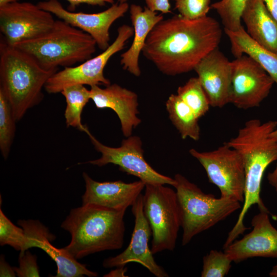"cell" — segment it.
Masks as SVG:
<instances>
[{
	"label": "cell",
	"instance_id": "1",
	"mask_svg": "<svg viewBox=\"0 0 277 277\" xmlns=\"http://www.w3.org/2000/svg\"><path fill=\"white\" fill-rule=\"evenodd\" d=\"M222 29L213 17L186 18L180 14L158 23L149 33L142 53L163 74L175 76L194 70L218 48Z\"/></svg>",
	"mask_w": 277,
	"mask_h": 277
},
{
	"label": "cell",
	"instance_id": "2",
	"mask_svg": "<svg viewBox=\"0 0 277 277\" xmlns=\"http://www.w3.org/2000/svg\"><path fill=\"white\" fill-rule=\"evenodd\" d=\"M277 121L262 123L250 120L239 130L238 134L226 142L241 156L245 169L244 201L241 211L223 246L226 248L243 234L247 228L244 219L250 207L256 204L260 211L269 212L261 198V184L267 167L277 161V143L270 134L276 128Z\"/></svg>",
	"mask_w": 277,
	"mask_h": 277
},
{
	"label": "cell",
	"instance_id": "3",
	"mask_svg": "<svg viewBox=\"0 0 277 277\" xmlns=\"http://www.w3.org/2000/svg\"><path fill=\"white\" fill-rule=\"evenodd\" d=\"M125 212L92 204H82L71 209L61 225L71 235V241L64 249L76 260L121 249L124 244Z\"/></svg>",
	"mask_w": 277,
	"mask_h": 277
},
{
	"label": "cell",
	"instance_id": "4",
	"mask_svg": "<svg viewBox=\"0 0 277 277\" xmlns=\"http://www.w3.org/2000/svg\"><path fill=\"white\" fill-rule=\"evenodd\" d=\"M57 71L42 68L30 55L0 42V90L11 106L16 121L43 98L42 89Z\"/></svg>",
	"mask_w": 277,
	"mask_h": 277
},
{
	"label": "cell",
	"instance_id": "5",
	"mask_svg": "<svg viewBox=\"0 0 277 277\" xmlns=\"http://www.w3.org/2000/svg\"><path fill=\"white\" fill-rule=\"evenodd\" d=\"M12 46L30 55L44 69L57 71L59 67H71L91 58L97 45L89 34L57 19L45 33Z\"/></svg>",
	"mask_w": 277,
	"mask_h": 277
},
{
	"label": "cell",
	"instance_id": "6",
	"mask_svg": "<svg viewBox=\"0 0 277 277\" xmlns=\"http://www.w3.org/2000/svg\"><path fill=\"white\" fill-rule=\"evenodd\" d=\"M174 179L183 229V246L241 208L240 202L206 193L181 174H175Z\"/></svg>",
	"mask_w": 277,
	"mask_h": 277
},
{
	"label": "cell",
	"instance_id": "7",
	"mask_svg": "<svg viewBox=\"0 0 277 277\" xmlns=\"http://www.w3.org/2000/svg\"><path fill=\"white\" fill-rule=\"evenodd\" d=\"M143 211L152 232L153 254L173 251L181 221L176 191L162 184H146Z\"/></svg>",
	"mask_w": 277,
	"mask_h": 277
},
{
	"label": "cell",
	"instance_id": "8",
	"mask_svg": "<svg viewBox=\"0 0 277 277\" xmlns=\"http://www.w3.org/2000/svg\"><path fill=\"white\" fill-rule=\"evenodd\" d=\"M133 34V27L126 24L120 26L116 38L106 49L76 66L65 67L56 71L47 81L44 87L46 91L49 93H57L65 87L75 85H110V81L104 74V69L111 57L124 48Z\"/></svg>",
	"mask_w": 277,
	"mask_h": 277
},
{
	"label": "cell",
	"instance_id": "9",
	"mask_svg": "<svg viewBox=\"0 0 277 277\" xmlns=\"http://www.w3.org/2000/svg\"><path fill=\"white\" fill-rule=\"evenodd\" d=\"M190 154L202 165L209 182L217 187L221 197L244 201L245 175L243 159L239 153L225 142L217 149Z\"/></svg>",
	"mask_w": 277,
	"mask_h": 277
},
{
	"label": "cell",
	"instance_id": "10",
	"mask_svg": "<svg viewBox=\"0 0 277 277\" xmlns=\"http://www.w3.org/2000/svg\"><path fill=\"white\" fill-rule=\"evenodd\" d=\"M89 136L97 151L102 154L98 159L87 162L99 167L108 164L118 166L119 169L128 174L138 177L146 184H168L174 187L175 180L155 171L144 157L142 142L137 136H130L123 140L118 147L103 145L88 130Z\"/></svg>",
	"mask_w": 277,
	"mask_h": 277
},
{
	"label": "cell",
	"instance_id": "11",
	"mask_svg": "<svg viewBox=\"0 0 277 277\" xmlns=\"http://www.w3.org/2000/svg\"><path fill=\"white\" fill-rule=\"evenodd\" d=\"M55 22L52 13L30 2L0 6L2 39L10 46L42 35L53 27Z\"/></svg>",
	"mask_w": 277,
	"mask_h": 277
},
{
	"label": "cell",
	"instance_id": "12",
	"mask_svg": "<svg viewBox=\"0 0 277 277\" xmlns=\"http://www.w3.org/2000/svg\"><path fill=\"white\" fill-rule=\"evenodd\" d=\"M230 103L240 109L260 106L268 96L274 82L264 69L246 54L231 61Z\"/></svg>",
	"mask_w": 277,
	"mask_h": 277
},
{
	"label": "cell",
	"instance_id": "13",
	"mask_svg": "<svg viewBox=\"0 0 277 277\" xmlns=\"http://www.w3.org/2000/svg\"><path fill=\"white\" fill-rule=\"evenodd\" d=\"M37 5L73 27L89 34L99 49L104 51L110 45V29L115 21L129 9L127 3H115L107 9L95 13L75 12L65 9L58 0L40 1Z\"/></svg>",
	"mask_w": 277,
	"mask_h": 277
},
{
	"label": "cell",
	"instance_id": "14",
	"mask_svg": "<svg viewBox=\"0 0 277 277\" xmlns=\"http://www.w3.org/2000/svg\"><path fill=\"white\" fill-rule=\"evenodd\" d=\"M132 207L134 226L128 247L121 253L104 260V268L122 267L129 263H138L156 277H168V274L155 262L148 242L151 230L143 211V194H141Z\"/></svg>",
	"mask_w": 277,
	"mask_h": 277
},
{
	"label": "cell",
	"instance_id": "15",
	"mask_svg": "<svg viewBox=\"0 0 277 277\" xmlns=\"http://www.w3.org/2000/svg\"><path fill=\"white\" fill-rule=\"evenodd\" d=\"M269 213L260 211L252 219V230L224 248L232 262L239 263L254 257L277 259V229Z\"/></svg>",
	"mask_w": 277,
	"mask_h": 277
},
{
	"label": "cell",
	"instance_id": "16",
	"mask_svg": "<svg viewBox=\"0 0 277 277\" xmlns=\"http://www.w3.org/2000/svg\"><path fill=\"white\" fill-rule=\"evenodd\" d=\"M17 224L23 228L26 237V250L33 247L44 250L56 263V277H96L98 273L87 268L64 249L57 248L50 242L55 237L47 227L37 220H19Z\"/></svg>",
	"mask_w": 277,
	"mask_h": 277
},
{
	"label": "cell",
	"instance_id": "17",
	"mask_svg": "<svg viewBox=\"0 0 277 277\" xmlns=\"http://www.w3.org/2000/svg\"><path fill=\"white\" fill-rule=\"evenodd\" d=\"M194 70L197 74L210 106L222 108L230 103L231 61L219 48L205 56Z\"/></svg>",
	"mask_w": 277,
	"mask_h": 277
},
{
	"label": "cell",
	"instance_id": "18",
	"mask_svg": "<svg viewBox=\"0 0 277 277\" xmlns=\"http://www.w3.org/2000/svg\"><path fill=\"white\" fill-rule=\"evenodd\" d=\"M83 177L86 188L83 205L92 204L118 211H126L132 206L145 187L141 180L129 183L121 180L100 182L85 172Z\"/></svg>",
	"mask_w": 277,
	"mask_h": 277
},
{
	"label": "cell",
	"instance_id": "19",
	"mask_svg": "<svg viewBox=\"0 0 277 277\" xmlns=\"http://www.w3.org/2000/svg\"><path fill=\"white\" fill-rule=\"evenodd\" d=\"M90 98L98 109L110 108L120 119L121 129L126 137L131 135L132 130L141 122L137 117V95L133 91L116 84L101 88L90 86Z\"/></svg>",
	"mask_w": 277,
	"mask_h": 277
},
{
	"label": "cell",
	"instance_id": "20",
	"mask_svg": "<svg viewBox=\"0 0 277 277\" xmlns=\"http://www.w3.org/2000/svg\"><path fill=\"white\" fill-rule=\"evenodd\" d=\"M130 17L134 29V38L129 48L121 55L120 64L124 70L135 76L141 74L139 64L141 53L146 39L154 26L164 19L162 14H157L147 7L144 9L138 5L129 6Z\"/></svg>",
	"mask_w": 277,
	"mask_h": 277
},
{
	"label": "cell",
	"instance_id": "21",
	"mask_svg": "<svg viewBox=\"0 0 277 277\" xmlns=\"http://www.w3.org/2000/svg\"><path fill=\"white\" fill-rule=\"evenodd\" d=\"M241 19L246 32L260 45L277 53V24L263 0H247Z\"/></svg>",
	"mask_w": 277,
	"mask_h": 277
},
{
	"label": "cell",
	"instance_id": "22",
	"mask_svg": "<svg viewBox=\"0 0 277 277\" xmlns=\"http://www.w3.org/2000/svg\"><path fill=\"white\" fill-rule=\"evenodd\" d=\"M236 58L246 54L260 64L277 84V53L264 48L247 33L243 26L236 31L224 29Z\"/></svg>",
	"mask_w": 277,
	"mask_h": 277
},
{
	"label": "cell",
	"instance_id": "23",
	"mask_svg": "<svg viewBox=\"0 0 277 277\" xmlns=\"http://www.w3.org/2000/svg\"><path fill=\"white\" fill-rule=\"evenodd\" d=\"M169 118L182 138L197 141L200 137L199 118L192 109L176 94H171L166 103Z\"/></svg>",
	"mask_w": 277,
	"mask_h": 277
},
{
	"label": "cell",
	"instance_id": "24",
	"mask_svg": "<svg viewBox=\"0 0 277 277\" xmlns=\"http://www.w3.org/2000/svg\"><path fill=\"white\" fill-rule=\"evenodd\" d=\"M61 93L67 103L64 114L67 126L86 132L88 129L82 124L81 114L83 108L91 100L90 90L84 85H75L64 88Z\"/></svg>",
	"mask_w": 277,
	"mask_h": 277
},
{
	"label": "cell",
	"instance_id": "25",
	"mask_svg": "<svg viewBox=\"0 0 277 277\" xmlns=\"http://www.w3.org/2000/svg\"><path fill=\"white\" fill-rule=\"evenodd\" d=\"M177 94L192 109L199 119L208 111L210 105L197 77L190 78L180 86Z\"/></svg>",
	"mask_w": 277,
	"mask_h": 277
},
{
	"label": "cell",
	"instance_id": "26",
	"mask_svg": "<svg viewBox=\"0 0 277 277\" xmlns=\"http://www.w3.org/2000/svg\"><path fill=\"white\" fill-rule=\"evenodd\" d=\"M15 121L8 100L0 90V149L5 159L9 155L14 136Z\"/></svg>",
	"mask_w": 277,
	"mask_h": 277
},
{
	"label": "cell",
	"instance_id": "27",
	"mask_svg": "<svg viewBox=\"0 0 277 277\" xmlns=\"http://www.w3.org/2000/svg\"><path fill=\"white\" fill-rule=\"evenodd\" d=\"M247 0H221L211 5L220 16L224 29L236 31L243 26L241 16Z\"/></svg>",
	"mask_w": 277,
	"mask_h": 277
},
{
	"label": "cell",
	"instance_id": "28",
	"mask_svg": "<svg viewBox=\"0 0 277 277\" xmlns=\"http://www.w3.org/2000/svg\"><path fill=\"white\" fill-rule=\"evenodd\" d=\"M0 245H9L20 252L26 250V237L23 228L14 225L0 210Z\"/></svg>",
	"mask_w": 277,
	"mask_h": 277
},
{
	"label": "cell",
	"instance_id": "29",
	"mask_svg": "<svg viewBox=\"0 0 277 277\" xmlns=\"http://www.w3.org/2000/svg\"><path fill=\"white\" fill-rule=\"evenodd\" d=\"M232 260L224 252L211 250L203 259L202 277H223L229 272Z\"/></svg>",
	"mask_w": 277,
	"mask_h": 277
},
{
	"label": "cell",
	"instance_id": "30",
	"mask_svg": "<svg viewBox=\"0 0 277 277\" xmlns=\"http://www.w3.org/2000/svg\"><path fill=\"white\" fill-rule=\"evenodd\" d=\"M210 0H175V8L182 16L190 19L207 16Z\"/></svg>",
	"mask_w": 277,
	"mask_h": 277
},
{
	"label": "cell",
	"instance_id": "31",
	"mask_svg": "<svg viewBox=\"0 0 277 277\" xmlns=\"http://www.w3.org/2000/svg\"><path fill=\"white\" fill-rule=\"evenodd\" d=\"M18 267H14V270L19 277H38L39 271L37 264V258L28 250L20 252Z\"/></svg>",
	"mask_w": 277,
	"mask_h": 277
},
{
	"label": "cell",
	"instance_id": "32",
	"mask_svg": "<svg viewBox=\"0 0 277 277\" xmlns=\"http://www.w3.org/2000/svg\"><path fill=\"white\" fill-rule=\"evenodd\" d=\"M149 9L154 11H159L162 14L171 12V5L169 0H144Z\"/></svg>",
	"mask_w": 277,
	"mask_h": 277
},
{
	"label": "cell",
	"instance_id": "33",
	"mask_svg": "<svg viewBox=\"0 0 277 277\" xmlns=\"http://www.w3.org/2000/svg\"><path fill=\"white\" fill-rule=\"evenodd\" d=\"M69 4L68 10L73 11L81 4H86L92 6L103 7L107 4H114V0H66Z\"/></svg>",
	"mask_w": 277,
	"mask_h": 277
},
{
	"label": "cell",
	"instance_id": "34",
	"mask_svg": "<svg viewBox=\"0 0 277 277\" xmlns=\"http://www.w3.org/2000/svg\"><path fill=\"white\" fill-rule=\"evenodd\" d=\"M16 275L13 267H11L5 260L3 255L0 259V276L14 277Z\"/></svg>",
	"mask_w": 277,
	"mask_h": 277
},
{
	"label": "cell",
	"instance_id": "35",
	"mask_svg": "<svg viewBox=\"0 0 277 277\" xmlns=\"http://www.w3.org/2000/svg\"><path fill=\"white\" fill-rule=\"evenodd\" d=\"M269 13L277 24V0H263Z\"/></svg>",
	"mask_w": 277,
	"mask_h": 277
},
{
	"label": "cell",
	"instance_id": "36",
	"mask_svg": "<svg viewBox=\"0 0 277 277\" xmlns=\"http://www.w3.org/2000/svg\"><path fill=\"white\" fill-rule=\"evenodd\" d=\"M267 179L269 184L277 191V164L274 170L268 174Z\"/></svg>",
	"mask_w": 277,
	"mask_h": 277
},
{
	"label": "cell",
	"instance_id": "37",
	"mask_svg": "<svg viewBox=\"0 0 277 277\" xmlns=\"http://www.w3.org/2000/svg\"><path fill=\"white\" fill-rule=\"evenodd\" d=\"M127 272V268L125 267H117L116 269L111 271L104 276H125V272Z\"/></svg>",
	"mask_w": 277,
	"mask_h": 277
},
{
	"label": "cell",
	"instance_id": "38",
	"mask_svg": "<svg viewBox=\"0 0 277 277\" xmlns=\"http://www.w3.org/2000/svg\"><path fill=\"white\" fill-rule=\"evenodd\" d=\"M269 274L271 277H277V264L273 266Z\"/></svg>",
	"mask_w": 277,
	"mask_h": 277
},
{
	"label": "cell",
	"instance_id": "39",
	"mask_svg": "<svg viewBox=\"0 0 277 277\" xmlns=\"http://www.w3.org/2000/svg\"><path fill=\"white\" fill-rule=\"evenodd\" d=\"M18 1L19 0H0V6H2L10 3L18 2Z\"/></svg>",
	"mask_w": 277,
	"mask_h": 277
},
{
	"label": "cell",
	"instance_id": "40",
	"mask_svg": "<svg viewBox=\"0 0 277 277\" xmlns=\"http://www.w3.org/2000/svg\"><path fill=\"white\" fill-rule=\"evenodd\" d=\"M270 137L277 143V128L270 134Z\"/></svg>",
	"mask_w": 277,
	"mask_h": 277
},
{
	"label": "cell",
	"instance_id": "41",
	"mask_svg": "<svg viewBox=\"0 0 277 277\" xmlns=\"http://www.w3.org/2000/svg\"><path fill=\"white\" fill-rule=\"evenodd\" d=\"M118 3H127V0H117Z\"/></svg>",
	"mask_w": 277,
	"mask_h": 277
}]
</instances>
